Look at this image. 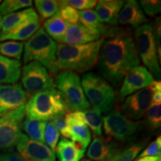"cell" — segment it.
<instances>
[{"instance_id":"cell-1","label":"cell","mask_w":161,"mask_h":161,"mask_svg":"<svg viewBox=\"0 0 161 161\" xmlns=\"http://www.w3.org/2000/svg\"><path fill=\"white\" fill-rule=\"evenodd\" d=\"M140 58L134 40L128 34L104 38L98 60L100 76L117 89L126 74L139 66Z\"/></svg>"},{"instance_id":"cell-2","label":"cell","mask_w":161,"mask_h":161,"mask_svg":"<svg viewBox=\"0 0 161 161\" xmlns=\"http://www.w3.org/2000/svg\"><path fill=\"white\" fill-rule=\"evenodd\" d=\"M104 38L84 44L70 46L60 43L56 52L55 69L72 70L78 73L90 71L98 63L101 47Z\"/></svg>"},{"instance_id":"cell-3","label":"cell","mask_w":161,"mask_h":161,"mask_svg":"<svg viewBox=\"0 0 161 161\" xmlns=\"http://www.w3.org/2000/svg\"><path fill=\"white\" fill-rule=\"evenodd\" d=\"M68 110L65 100L56 88L34 94L25 104L26 117L44 122L64 116Z\"/></svg>"},{"instance_id":"cell-4","label":"cell","mask_w":161,"mask_h":161,"mask_svg":"<svg viewBox=\"0 0 161 161\" xmlns=\"http://www.w3.org/2000/svg\"><path fill=\"white\" fill-rule=\"evenodd\" d=\"M57 49L56 41L52 40L43 29H40L24 44V64L37 61L52 74H56L55 64Z\"/></svg>"},{"instance_id":"cell-5","label":"cell","mask_w":161,"mask_h":161,"mask_svg":"<svg viewBox=\"0 0 161 161\" xmlns=\"http://www.w3.org/2000/svg\"><path fill=\"white\" fill-rule=\"evenodd\" d=\"M81 85L84 95L92 108L101 114H108L114 108L116 101L114 89L102 76L87 72L82 76Z\"/></svg>"},{"instance_id":"cell-6","label":"cell","mask_w":161,"mask_h":161,"mask_svg":"<svg viewBox=\"0 0 161 161\" xmlns=\"http://www.w3.org/2000/svg\"><path fill=\"white\" fill-rule=\"evenodd\" d=\"M55 84L65 100L69 111L83 112L90 108L77 72L63 70L56 77Z\"/></svg>"},{"instance_id":"cell-7","label":"cell","mask_w":161,"mask_h":161,"mask_svg":"<svg viewBox=\"0 0 161 161\" xmlns=\"http://www.w3.org/2000/svg\"><path fill=\"white\" fill-rule=\"evenodd\" d=\"M134 35V43L138 55L153 77L160 80L161 70L152 24L146 23L136 28Z\"/></svg>"},{"instance_id":"cell-8","label":"cell","mask_w":161,"mask_h":161,"mask_svg":"<svg viewBox=\"0 0 161 161\" xmlns=\"http://www.w3.org/2000/svg\"><path fill=\"white\" fill-rule=\"evenodd\" d=\"M22 86L31 94L55 88V84L49 71L37 61H31L23 66L21 72Z\"/></svg>"},{"instance_id":"cell-9","label":"cell","mask_w":161,"mask_h":161,"mask_svg":"<svg viewBox=\"0 0 161 161\" xmlns=\"http://www.w3.org/2000/svg\"><path fill=\"white\" fill-rule=\"evenodd\" d=\"M25 115L23 105L0 117V149H10L17 145Z\"/></svg>"},{"instance_id":"cell-10","label":"cell","mask_w":161,"mask_h":161,"mask_svg":"<svg viewBox=\"0 0 161 161\" xmlns=\"http://www.w3.org/2000/svg\"><path fill=\"white\" fill-rule=\"evenodd\" d=\"M105 134L119 141L131 139L137 131L139 124L126 117L122 112L114 110L102 118Z\"/></svg>"},{"instance_id":"cell-11","label":"cell","mask_w":161,"mask_h":161,"mask_svg":"<svg viewBox=\"0 0 161 161\" xmlns=\"http://www.w3.org/2000/svg\"><path fill=\"white\" fill-rule=\"evenodd\" d=\"M16 146L24 161H55V153L47 145L31 140L23 133Z\"/></svg>"},{"instance_id":"cell-12","label":"cell","mask_w":161,"mask_h":161,"mask_svg":"<svg viewBox=\"0 0 161 161\" xmlns=\"http://www.w3.org/2000/svg\"><path fill=\"white\" fill-rule=\"evenodd\" d=\"M152 90L146 87L128 96L121 106L124 115L132 121L142 119L152 104Z\"/></svg>"},{"instance_id":"cell-13","label":"cell","mask_w":161,"mask_h":161,"mask_svg":"<svg viewBox=\"0 0 161 161\" xmlns=\"http://www.w3.org/2000/svg\"><path fill=\"white\" fill-rule=\"evenodd\" d=\"M154 80L150 72L143 66H137L130 69L123 78L119 90V99L123 101L127 96L149 86Z\"/></svg>"},{"instance_id":"cell-14","label":"cell","mask_w":161,"mask_h":161,"mask_svg":"<svg viewBox=\"0 0 161 161\" xmlns=\"http://www.w3.org/2000/svg\"><path fill=\"white\" fill-rule=\"evenodd\" d=\"M29 97L21 84L0 85V114L5 115L25 105Z\"/></svg>"},{"instance_id":"cell-15","label":"cell","mask_w":161,"mask_h":161,"mask_svg":"<svg viewBox=\"0 0 161 161\" xmlns=\"http://www.w3.org/2000/svg\"><path fill=\"white\" fill-rule=\"evenodd\" d=\"M64 119L71 130V140L80 142L86 148L91 141V132L84 122L83 112L69 111Z\"/></svg>"},{"instance_id":"cell-16","label":"cell","mask_w":161,"mask_h":161,"mask_svg":"<svg viewBox=\"0 0 161 161\" xmlns=\"http://www.w3.org/2000/svg\"><path fill=\"white\" fill-rule=\"evenodd\" d=\"M148 18L136 0L127 1L118 16V24L138 28L148 23Z\"/></svg>"},{"instance_id":"cell-17","label":"cell","mask_w":161,"mask_h":161,"mask_svg":"<svg viewBox=\"0 0 161 161\" xmlns=\"http://www.w3.org/2000/svg\"><path fill=\"white\" fill-rule=\"evenodd\" d=\"M102 38L99 34L88 29L81 23L69 25L64 36L63 43L70 46L84 45Z\"/></svg>"},{"instance_id":"cell-18","label":"cell","mask_w":161,"mask_h":161,"mask_svg":"<svg viewBox=\"0 0 161 161\" xmlns=\"http://www.w3.org/2000/svg\"><path fill=\"white\" fill-rule=\"evenodd\" d=\"M125 3L122 0H100L96 4L95 11L102 23L116 25L119 14Z\"/></svg>"},{"instance_id":"cell-19","label":"cell","mask_w":161,"mask_h":161,"mask_svg":"<svg viewBox=\"0 0 161 161\" xmlns=\"http://www.w3.org/2000/svg\"><path fill=\"white\" fill-rule=\"evenodd\" d=\"M118 149L116 145L110 142V139H105L102 136H95L89 147L86 156L93 161H105Z\"/></svg>"},{"instance_id":"cell-20","label":"cell","mask_w":161,"mask_h":161,"mask_svg":"<svg viewBox=\"0 0 161 161\" xmlns=\"http://www.w3.org/2000/svg\"><path fill=\"white\" fill-rule=\"evenodd\" d=\"M21 62L0 55V85L17 84L21 76Z\"/></svg>"},{"instance_id":"cell-21","label":"cell","mask_w":161,"mask_h":161,"mask_svg":"<svg viewBox=\"0 0 161 161\" xmlns=\"http://www.w3.org/2000/svg\"><path fill=\"white\" fill-rule=\"evenodd\" d=\"M37 19H39L37 12L32 8H29L4 16L2 20L1 35L11 31L29 20Z\"/></svg>"},{"instance_id":"cell-22","label":"cell","mask_w":161,"mask_h":161,"mask_svg":"<svg viewBox=\"0 0 161 161\" xmlns=\"http://www.w3.org/2000/svg\"><path fill=\"white\" fill-rule=\"evenodd\" d=\"M40 29L39 19H31L25 22L7 33L0 35V41L4 40H29Z\"/></svg>"},{"instance_id":"cell-23","label":"cell","mask_w":161,"mask_h":161,"mask_svg":"<svg viewBox=\"0 0 161 161\" xmlns=\"http://www.w3.org/2000/svg\"><path fill=\"white\" fill-rule=\"evenodd\" d=\"M69 24L60 17V14L58 13L53 17L48 19L43 24V30L53 40H56L60 43H63V40L65 36Z\"/></svg>"},{"instance_id":"cell-24","label":"cell","mask_w":161,"mask_h":161,"mask_svg":"<svg viewBox=\"0 0 161 161\" xmlns=\"http://www.w3.org/2000/svg\"><path fill=\"white\" fill-rule=\"evenodd\" d=\"M58 161H80L85 152L78 151L74 146L72 141L62 137L56 147Z\"/></svg>"},{"instance_id":"cell-25","label":"cell","mask_w":161,"mask_h":161,"mask_svg":"<svg viewBox=\"0 0 161 161\" xmlns=\"http://www.w3.org/2000/svg\"><path fill=\"white\" fill-rule=\"evenodd\" d=\"M46 123L47 122L34 120L25 117L22 124V128L30 139L41 143H45L44 131H45Z\"/></svg>"},{"instance_id":"cell-26","label":"cell","mask_w":161,"mask_h":161,"mask_svg":"<svg viewBox=\"0 0 161 161\" xmlns=\"http://www.w3.org/2000/svg\"><path fill=\"white\" fill-rule=\"evenodd\" d=\"M84 122L88 128H90L95 136H99L102 134V114L94 108H89L83 112Z\"/></svg>"},{"instance_id":"cell-27","label":"cell","mask_w":161,"mask_h":161,"mask_svg":"<svg viewBox=\"0 0 161 161\" xmlns=\"http://www.w3.org/2000/svg\"><path fill=\"white\" fill-rule=\"evenodd\" d=\"M24 49V43L17 41H6L0 43V55L19 60Z\"/></svg>"},{"instance_id":"cell-28","label":"cell","mask_w":161,"mask_h":161,"mask_svg":"<svg viewBox=\"0 0 161 161\" xmlns=\"http://www.w3.org/2000/svg\"><path fill=\"white\" fill-rule=\"evenodd\" d=\"M35 5L43 19H49L59 13V5L55 0H36Z\"/></svg>"},{"instance_id":"cell-29","label":"cell","mask_w":161,"mask_h":161,"mask_svg":"<svg viewBox=\"0 0 161 161\" xmlns=\"http://www.w3.org/2000/svg\"><path fill=\"white\" fill-rule=\"evenodd\" d=\"M143 146L144 145L142 143H135L122 150L118 149L105 161H132L138 155Z\"/></svg>"},{"instance_id":"cell-30","label":"cell","mask_w":161,"mask_h":161,"mask_svg":"<svg viewBox=\"0 0 161 161\" xmlns=\"http://www.w3.org/2000/svg\"><path fill=\"white\" fill-rule=\"evenodd\" d=\"M32 5L31 0H5L0 4V14H10L21 9L31 8Z\"/></svg>"},{"instance_id":"cell-31","label":"cell","mask_w":161,"mask_h":161,"mask_svg":"<svg viewBox=\"0 0 161 161\" xmlns=\"http://www.w3.org/2000/svg\"><path fill=\"white\" fill-rule=\"evenodd\" d=\"M60 133L56 128L55 125L52 121H49L46 123V126L44 131V140L46 145L49 147L54 153H55V149L59 140Z\"/></svg>"},{"instance_id":"cell-32","label":"cell","mask_w":161,"mask_h":161,"mask_svg":"<svg viewBox=\"0 0 161 161\" xmlns=\"http://www.w3.org/2000/svg\"><path fill=\"white\" fill-rule=\"evenodd\" d=\"M147 122L152 129H158L161 125V104L152 103L146 112Z\"/></svg>"},{"instance_id":"cell-33","label":"cell","mask_w":161,"mask_h":161,"mask_svg":"<svg viewBox=\"0 0 161 161\" xmlns=\"http://www.w3.org/2000/svg\"><path fill=\"white\" fill-rule=\"evenodd\" d=\"M59 5V9L62 6H70L73 8L78 9L80 11L91 10L96 7L98 1L96 0H67V1H58Z\"/></svg>"},{"instance_id":"cell-34","label":"cell","mask_w":161,"mask_h":161,"mask_svg":"<svg viewBox=\"0 0 161 161\" xmlns=\"http://www.w3.org/2000/svg\"><path fill=\"white\" fill-rule=\"evenodd\" d=\"M59 14L60 17L69 25H75L79 22L78 11L70 6H62L60 8Z\"/></svg>"},{"instance_id":"cell-35","label":"cell","mask_w":161,"mask_h":161,"mask_svg":"<svg viewBox=\"0 0 161 161\" xmlns=\"http://www.w3.org/2000/svg\"><path fill=\"white\" fill-rule=\"evenodd\" d=\"M140 5L142 11L145 12L147 15L153 17L158 14L161 11L160 1H154V0H141L140 1Z\"/></svg>"},{"instance_id":"cell-36","label":"cell","mask_w":161,"mask_h":161,"mask_svg":"<svg viewBox=\"0 0 161 161\" xmlns=\"http://www.w3.org/2000/svg\"><path fill=\"white\" fill-rule=\"evenodd\" d=\"M161 154V136H159L154 142L140 154L139 158L144 157H160Z\"/></svg>"},{"instance_id":"cell-37","label":"cell","mask_w":161,"mask_h":161,"mask_svg":"<svg viewBox=\"0 0 161 161\" xmlns=\"http://www.w3.org/2000/svg\"><path fill=\"white\" fill-rule=\"evenodd\" d=\"M53 124L55 125L56 128L58 130L59 133H60L64 138L66 139H71V130H70V128L69 125L66 123L65 119L64 116H60V117H58L55 119L52 120Z\"/></svg>"},{"instance_id":"cell-38","label":"cell","mask_w":161,"mask_h":161,"mask_svg":"<svg viewBox=\"0 0 161 161\" xmlns=\"http://www.w3.org/2000/svg\"><path fill=\"white\" fill-rule=\"evenodd\" d=\"M160 17H158L155 20V23L153 26V30H154V39H155V43L157 46V51H158V55L159 59V63L160 64L161 60V31H160Z\"/></svg>"},{"instance_id":"cell-39","label":"cell","mask_w":161,"mask_h":161,"mask_svg":"<svg viewBox=\"0 0 161 161\" xmlns=\"http://www.w3.org/2000/svg\"><path fill=\"white\" fill-rule=\"evenodd\" d=\"M0 161H24V160L17 153L8 152L0 155Z\"/></svg>"},{"instance_id":"cell-40","label":"cell","mask_w":161,"mask_h":161,"mask_svg":"<svg viewBox=\"0 0 161 161\" xmlns=\"http://www.w3.org/2000/svg\"><path fill=\"white\" fill-rule=\"evenodd\" d=\"M148 88L152 90V92H161V82L160 80H153Z\"/></svg>"},{"instance_id":"cell-41","label":"cell","mask_w":161,"mask_h":161,"mask_svg":"<svg viewBox=\"0 0 161 161\" xmlns=\"http://www.w3.org/2000/svg\"><path fill=\"white\" fill-rule=\"evenodd\" d=\"M160 102H161V92H153L152 103L160 104Z\"/></svg>"},{"instance_id":"cell-42","label":"cell","mask_w":161,"mask_h":161,"mask_svg":"<svg viewBox=\"0 0 161 161\" xmlns=\"http://www.w3.org/2000/svg\"><path fill=\"white\" fill-rule=\"evenodd\" d=\"M136 161H161L160 157H144L139 158Z\"/></svg>"},{"instance_id":"cell-43","label":"cell","mask_w":161,"mask_h":161,"mask_svg":"<svg viewBox=\"0 0 161 161\" xmlns=\"http://www.w3.org/2000/svg\"><path fill=\"white\" fill-rule=\"evenodd\" d=\"M2 20H3V16L0 14V34H1L2 30Z\"/></svg>"},{"instance_id":"cell-44","label":"cell","mask_w":161,"mask_h":161,"mask_svg":"<svg viewBox=\"0 0 161 161\" xmlns=\"http://www.w3.org/2000/svg\"><path fill=\"white\" fill-rule=\"evenodd\" d=\"M81 161H93V160H90V159H83Z\"/></svg>"},{"instance_id":"cell-45","label":"cell","mask_w":161,"mask_h":161,"mask_svg":"<svg viewBox=\"0 0 161 161\" xmlns=\"http://www.w3.org/2000/svg\"><path fill=\"white\" fill-rule=\"evenodd\" d=\"M3 115H1V114H0V117H2V116H3Z\"/></svg>"},{"instance_id":"cell-46","label":"cell","mask_w":161,"mask_h":161,"mask_svg":"<svg viewBox=\"0 0 161 161\" xmlns=\"http://www.w3.org/2000/svg\"><path fill=\"white\" fill-rule=\"evenodd\" d=\"M2 3V2H1V1H0V3Z\"/></svg>"},{"instance_id":"cell-47","label":"cell","mask_w":161,"mask_h":161,"mask_svg":"<svg viewBox=\"0 0 161 161\" xmlns=\"http://www.w3.org/2000/svg\"></svg>"}]
</instances>
